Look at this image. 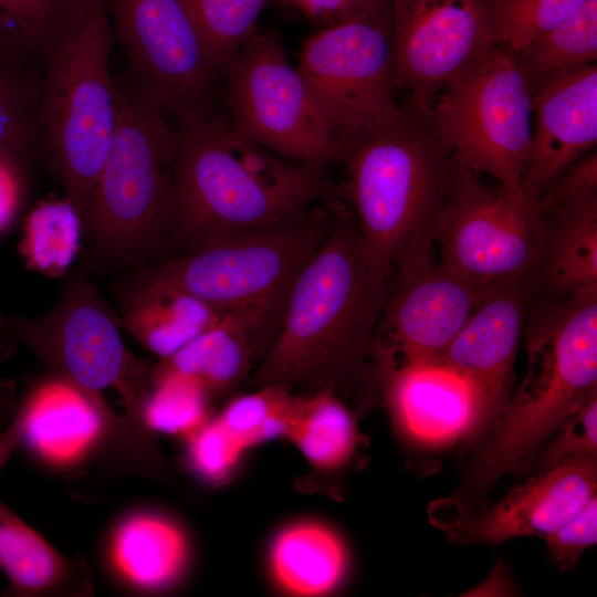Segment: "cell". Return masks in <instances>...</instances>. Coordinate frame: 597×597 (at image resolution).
<instances>
[{"label":"cell","instance_id":"cell-1","mask_svg":"<svg viewBox=\"0 0 597 597\" xmlns=\"http://www.w3.org/2000/svg\"><path fill=\"white\" fill-rule=\"evenodd\" d=\"M392 275L366 254L354 214L338 197L327 235L289 290L254 388L302 386L362 402L379 395L374 352Z\"/></svg>","mask_w":597,"mask_h":597},{"label":"cell","instance_id":"cell-2","mask_svg":"<svg viewBox=\"0 0 597 597\" xmlns=\"http://www.w3.org/2000/svg\"><path fill=\"white\" fill-rule=\"evenodd\" d=\"M174 119L170 234L186 251L292 218L335 192L323 166L291 160L248 139L212 104Z\"/></svg>","mask_w":597,"mask_h":597},{"label":"cell","instance_id":"cell-3","mask_svg":"<svg viewBox=\"0 0 597 597\" xmlns=\"http://www.w3.org/2000/svg\"><path fill=\"white\" fill-rule=\"evenodd\" d=\"M344 190L369 259L394 272L405 258L432 249L457 164L430 108L407 100L339 148Z\"/></svg>","mask_w":597,"mask_h":597},{"label":"cell","instance_id":"cell-4","mask_svg":"<svg viewBox=\"0 0 597 597\" xmlns=\"http://www.w3.org/2000/svg\"><path fill=\"white\" fill-rule=\"evenodd\" d=\"M526 318L525 376L451 498L461 513L597 396V286L537 297Z\"/></svg>","mask_w":597,"mask_h":597},{"label":"cell","instance_id":"cell-5","mask_svg":"<svg viewBox=\"0 0 597 597\" xmlns=\"http://www.w3.org/2000/svg\"><path fill=\"white\" fill-rule=\"evenodd\" d=\"M113 35L103 0H86L45 54L36 146L84 228L117 122V85L109 71Z\"/></svg>","mask_w":597,"mask_h":597},{"label":"cell","instance_id":"cell-6","mask_svg":"<svg viewBox=\"0 0 597 597\" xmlns=\"http://www.w3.org/2000/svg\"><path fill=\"white\" fill-rule=\"evenodd\" d=\"M116 85V127L85 226L92 266L134 263L171 233L175 125L130 77Z\"/></svg>","mask_w":597,"mask_h":597},{"label":"cell","instance_id":"cell-7","mask_svg":"<svg viewBox=\"0 0 597 597\" xmlns=\"http://www.w3.org/2000/svg\"><path fill=\"white\" fill-rule=\"evenodd\" d=\"M336 198L283 221L220 237L138 274L222 311L284 306L293 281L332 227Z\"/></svg>","mask_w":597,"mask_h":597},{"label":"cell","instance_id":"cell-8","mask_svg":"<svg viewBox=\"0 0 597 597\" xmlns=\"http://www.w3.org/2000/svg\"><path fill=\"white\" fill-rule=\"evenodd\" d=\"M532 98L513 54L496 45L440 91L430 115L458 165L485 172L511 192L525 196L522 179L531 143Z\"/></svg>","mask_w":597,"mask_h":597},{"label":"cell","instance_id":"cell-9","mask_svg":"<svg viewBox=\"0 0 597 597\" xmlns=\"http://www.w3.org/2000/svg\"><path fill=\"white\" fill-rule=\"evenodd\" d=\"M55 374L88 395L115 390L137 429L151 388V367L133 354L119 333V318L83 274L72 275L55 304L33 318L9 320L7 327Z\"/></svg>","mask_w":597,"mask_h":597},{"label":"cell","instance_id":"cell-10","mask_svg":"<svg viewBox=\"0 0 597 597\" xmlns=\"http://www.w3.org/2000/svg\"><path fill=\"white\" fill-rule=\"evenodd\" d=\"M341 146L399 107L392 76L390 0L303 43L296 65Z\"/></svg>","mask_w":597,"mask_h":597},{"label":"cell","instance_id":"cell-11","mask_svg":"<svg viewBox=\"0 0 597 597\" xmlns=\"http://www.w3.org/2000/svg\"><path fill=\"white\" fill-rule=\"evenodd\" d=\"M224 67L235 132L294 161L338 160V143L276 34L255 29Z\"/></svg>","mask_w":597,"mask_h":597},{"label":"cell","instance_id":"cell-12","mask_svg":"<svg viewBox=\"0 0 597 597\" xmlns=\"http://www.w3.org/2000/svg\"><path fill=\"white\" fill-rule=\"evenodd\" d=\"M537 234V210L525 196L489 186L457 164L436 239L446 269L484 289L527 279Z\"/></svg>","mask_w":597,"mask_h":597},{"label":"cell","instance_id":"cell-13","mask_svg":"<svg viewBox=\"0 0 597 597\" xmlns=\"http://www.w3.org/2000/svg\"><path fill=\"white\" fill-rule=\"evenodd\" d=\"M499 0H390L392 76L430 108L461 71L499 45Z\"/></svg>","mask_w":597,"mask_h":597},{"label":"cell","instance_id":"cell-14","mask_svg":"<svg viewBox=\"0 0 597 597\" xmlns=\"http://www.w3.org/2000/svg\"><path fill=\"white\" fill-rule=\"evenodd\" d=\"M130 80L170 116L211 105L214 70L181 0H103Z\"/></svg>","mask_w":597,"mask_h":597},{"label":"cell","instance_id":"cell-15","mask_svg":"<svg viewBox=\"0 0 597 597\" xmlns=\"http://www.w3.org/2000/svg\"><path fill=\"white\" fill-rule=\"evenodd\" d=\"M394 272L376 339L400 359L436 363L489 287L446 269L432 249L402 259Z\"/></svg>","mask_w":597,"mask_h":597},{"label":"cell","instance_id":"cell-16","mask_svg":"<svg viewBox=\"0 0 597 597\" xmlns=\"http://www.w3.org/2000/svg\"><path fill=\"white\" fill-rule=\"evenodd\" d=\"M536 210V252L526 279L533 298H559L596 287V150L576 161L538 200Z\"/></svg>","mask_w":597,"mask_h":597},{"label":"cell","instance_id":"cell-17","mask_svg":"<svg viewBox=\"0 0 597 597\" xmlns=\"http://www.w3.org/2000/svg\"><path fill=\"white\" fill-rule=\"evenodd\" d=\"M374 360L379 395L408 439L444 444L491 423L475 387L447 366L400 359L377 341Z\"/></svg>","mask_w":597,"mask_h":597},{"label":"cell","instance_id":"cell-18","mask_svg":"<svg viewBox=\"0 0 597 597\" xmlns=\"http://www.w3.org/2000/svg\"><path fill=\"white\" fill-rule=\"evenodd\" d=\"M597 491V455L566 461L536 472L495 504L476 514L463 513L451 535L459 542L499 544L544 538L582 510Z\"/></svg>","mask_w":597,"mask_h":597},{"label":"cell","instance_id":"cell-19","mask_svg":"<svg viewBox=\"0 0 597 597\" xmlns=\"http://www.w3.org/2000/svg\"><path fill=\"white\" fill-rule=\"evenodd\" d=\"M533 300L526 279L489 287L438 364L465 377L479 391L491 423L507 400L514 360Z\"/></svg>","mask_w":597,"mask_h":597},{"label":"cell","instance_id":"cell-20","mask_svg":"<svg viewBox=\"0 0 597 597\" xmlns=\"http://www.w3.org/2000/svg\"><path fill=\"white\" fill-rule=\"evenodd\" d=\"M597 65L562 75L533 93L530 151L522 179L535 207L580 158L596 150Z\"/></svg>","mask_w":597,"mask_h":597},{"label":"cell","instance_id":"cell-21","mask_svg":"<svg viewBox=\"0 0 597 597\" xmlns=\"http://www.w3.org/2000/svg\"><path fill=\"white\" fill-rule=\"evenodd\" d=\"M283 307L228 310L214 325L153 365L151 375L177 373L188 376L199 381L211 396L235 388L247 378L254 360L259 356L263 359L262 348L268 353Z\"/></svg>","mask_w":597,"mask_h":597},{"label":"cell","instance_id":"cell-22","mask_svg":"<svg viewBox=\"0 0 597 597\" xmlns=\"http://www.w3.org/2000/svg\"><path fill=\"white\" fill-rule=\"evenodd\" d=\"M15 418L21 443L56 467L81 460L114 419L103 399L57 374L31 389Z\"/></svg>","mask_w":597,"mask_h":597},{"label":"cell","instance_id":"cell-23","mask_svg":"<svg viewBox=\"0 0 597 597\" xmlns=\"http://www.w3.org/2000/svg\"><path fill=\"white\" fill-rule=\"evenodd\" d=\"M226 312L137 273L127 289L119 325L163 359L214 325Z\"/></svg>","mask_w":597,"mask_h":597},{"label":"cell","instance_id":"cell-24","mask_svg":"<svg viewBox=\"0 0 597 597\" xmlns=\"http://www.w3.org/2000/svg\"><path fill=\"white\" fill-rule=\"evenodd\" d=\"M269 569L280 590L296 597H320L334 591L348 568L341 536L314 521L283 527L269 549Z\"/></svg>","mask_w":597,"mask_h":597},{"label":"cell","instance_id":"cell-25","mask_svg":"<svg viewBox=\"0 0 597 597\" xmlns=\"http://www.w3.org/2000/svg\"><path fill=\"white\" fill-rule=\"evenodd\" d=\"M189 558V544L174 522L155 514H134L115 530L111 559L132 586L160 590L175 583Z\"/></svg>","mask_w":597,"mask_h":597},{"label":"cell","instance_id":"cell-26","mask_svg":"<svg viewBox=\"0 0 597 597\" xmlns=\"http://www.w3.org/2000/svg\"><path fill=\"white\" fill-rule=\"evenodd\" d=\"M44 60L0 38V153L23 163L36 146Z\"/></svg>","mask_w":597,"mask_h":597},{"label":"cell","instance_id":"cell-27","mask_svg":"<svg viewBox=\"0 0 597 597\" xmlns=\"http://www.w3.org/2000/svg\"><path fill=\"white\" fill-rule=\"evenodd\" d=\"M320 471H334L353 457L358 430L343 398L329 390L305 392L286 436Z\"/></svg>","mask_w":597,"mask_h":597},{"label":"cell","instance_id":"cell-28","mask_svg":"<svg viewBox=\"0 0 597 597\" xmlns=\"http://www.w3.org/2000/svg\"><path fill=\"white\" fill-rule=\"evenodd\" d=\"M0 569L14 595L38 596L66 584L73 565L0 502Z\"/></svg>","mask_w":597,"mask_h":597},{"label":"cell","instance_id":"cell-29","mask_svg":"<svg viewBox=\"0 0 597 597\" xmlns=\"http://www.w3.org/2000/svg\"><path fill=\"white\" fill-rule=\"evenodd\" d=\"M532 92L597 61V0H586L566 20L512 52Z\"/></svg>","mask_w":597,"mask_h":597},{"label":"cell","instance_id":"cell-30","mask_svg":"<svg viewBox=\"0 0 597 597\" xmlns=\"http://www.w3.org/2000/svg\"><path fill=\"white\" fill-rule=\"evenodd\" d=\"M83 228L69 197L38 203L24 220L18 247L27 269L49 277L63 276L78 252Z\"/></svg>","mask_w":597,"mask_h":597},{"label":"cell","instance_id":"cell-31","mask_svg":"<svg viewBox=\"0 0 597 597\" xmlns=\"http://www.w3.org/2000/svg\"><path fill=\"white\" fill-rule=\"evenodd\" d=\"M301 397L281 387H258L231 400L218 417L249 449L275 438H286Z\"/></svg>","mask_w":597,"mask_h":597},{"label":"cell","instance_id":"cell-32","mask_svg":"<svg viewBox=\"0 0 597 597\" xmlns=\"http://www.w3.org/2000/svg\"><path fill=\"white\" fill-rule=\"evenodd\" d=\"M150 380L146 429L187 439L209 420L212 396L199 381L177 373L150 375Z\"/></svg>","mask_w":597,"mask_h":597},{"label":"cell","instance_id":"cell-33","mask_svg":"<svg viewBox=\"0 0 597 597\" xmlns=\"http://www.w3.org/2000/svg\"><path fill=\"white\" fill-rule=\"evenodd\" d=\"M198 29L213 69L224 66L256 29L270 0H181Z\"/></svg>","mask_w":597,"mask_h":597},{"label":"cell","instance_id":"cell-34","mask_svg":"<svg viewBox=\"0 0 597 597\" xmlns=\"http://www.w3.org/2000/svg\"><path fill=\"white\" fill-rule=\"evenodd\" d=\"M86 0H0V38L45 57Z\"/></svg>","mask_w":597,"mask_h":597},{"label":"cell","instance_id":"cell-35","mask_svg":"<svg viewBox=\"0 0 597 597\" xmlns=\"http://www.w3.org/2000/svg\"><path fill=\"white\" fill-rule=\"evenodd\" d=\"M586 0H499V45L515 52L577 11Z\"/></svg>","mask_w":597,"mask_h":597},{"label":"cell","instance_id":"cell-36","mask_svg":"<svg viewBox=\"0 0 597 597\" xmlns=\"http://www.w3.org/2000/svg\"><path fill=\"white\" fill-rule=\"evenodd\" d=\"M549 438L548 442L522 460L530 464L526 470L540 472L569 460L597 455V396L590 398Z\"/></svg>","mask_w":597,"mask_h":597},{"label":"cell","instance_id":"cell-37","mask_svg":"<svg viewBox=\"0 0 597 597\" xmlns=\"http://www.w3.org/2000/svg\"><path fill=\"white\" fill-rule=\"evenodd\" d=\"M187 441L191 468L212 484L227 481L247 450L218 416L209 418Z\"/></svg>","mask_w":597,"mask_h":597},{"label":"cell","instance_id":"cell-38","mask_svg":"<svg viewBox=\"0 0 597 597\" xmlns=\"http://www.w3.org/2000/svg\"><path fill=\"white\" fill-rule=\"evenodd\" d=\"M543 540L558 568H573L583 552L597 542V496Z\"/></svg>","mask_w":597,"mask_h":597},{"label":"cell","instance_id":"cell-39","mask_svg":"<svg viewBox=\"0 0 597 597\" xmlns=\"http://www.w3.org/2000/svg\"><path fill=\"white\" fill-rule=\"evenodd\" d=\"M321 28L350 20L385 0H281Z\"/></svg>","mask_w":597,"mask_h":597},{"label":"cell","instance_id":"cell-40","mask_svg":"<svg viewBox=\"0 0 597 597\" xmlns=\"http://www.w3.org/2000/svg\"><path fill=\"white\" fill-rule=\"evenodd\" d=\"M23 161L0 153V235L18 218L24 197Z\"/></svg>","mask_w":597,"mask_h":597},{"label":"cell","instance_id":"cell-41","mask_svg":"<svg viewBox=\"0 0 597 597\" xmlns=\"http://www.w3.org/2000/svg\"><path fill=\"white\" fill-rule=\"evenodd\" d=\"M21 444V427L17 418L6 429L0 431V471Z\"/></svg>","mask_w":597,"mask_h":597},{"label":"cell","instance_id":"cell-42","mask_svg":"<svg viewBox=\"0 0 597 597\" xmlns=\"http://www.w3.org/2000/svg\"><path fill=\"white\" fill-rule=\"evenodd\" d=\"M4 353H6V349L3 348V344L0 339V362L2 360ZM2 400H3V385L0 381V408H1Z\"/></svg>","mask_w":597,"mask_h":597},{"label":"cell","instance_id":"cell-43","mask_svg":"<svg viewBox=\"0 0 597 597\" xmlns=\"http://www.w3.org/2000/svg\"><path fill=\"white\" fill-rule=\"evenodd\" d=\"M9 318L0 313V328H6L8 325Z\"/></svg>","mask_w":597,"mask_h":597}]
</instances>
